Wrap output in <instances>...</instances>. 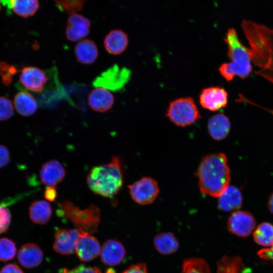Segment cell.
<instances>
[{"label":"cell","mask_w":273,"mask_h":273,"mask_svg":"<svg viewBox=\"0 0 273 273\" xmlns=\"http://www.w3.org/2000/svg\"><path fill=\"white\" fill-rule=\"evenodd\" d=\"M154 244L157 250L164 255L176 252L179 246L176 238L171 233H163L157 235L154 239Z\"/></svg>","instance_id":"27"},{"label":"cell","mask_w":273,"mask_h":273,"mask_svg":"<svg viewBox=\"0 0 273 273\" xmlns=\"http://www.w3.org/2000/svg\"><path fill=\"white\" fill-rule=\"evenodd\" d=\"M122 273H148L146 266L143 263L131 265Z\"/></svg>","instance_id":"37"},{"label":"cell","mask_w":273,"mask_h":273,"mask_svg":"<svg viewBox=\"0 0 273 273\" xmlns=\"http://www.w3.org/2000/svg\"><path fill=\"white\" fill-rule=\"evenodd\" d=\"M267 206L270 212L273 214V193L269 197Z\"/></svg>","instance_id":"41"},{"label":"cell","mask_w":273,"mask_h":273,"mask_svg":"<svg viewBox=\"0 0 273 273\" xmlns=\"http://www.w3.org/2000/svg\"><path fill=\"white\" fill-rule=\"evenodd\" d=\"M130 75V72L127 68L114 65L96 77L93 83L96 87H101L108 90L117 91L123 87Z\"/></svg>","instance_id":"7"},{"label":"cell","mask_w":273,"mask_h":273,"mask_svg":"<svg viewBox=\"0 0 273 273\" xmlns=\"http://www.w3.org/2000/svg\"><path fill=\"white\" fill-rule=\"evenodd\" d=\"M128 43L127 35L122 30L114 29L110 31L104 40V46L110 54L117 55L123 53Z\"/></svg>","instance_id":"19"},{"label":"cell","mask_w":273,"mask_h":273,"mask_svg":"<svg viewBox=\"0 0 273 273\" xmlns=\"http://www.w3.org/2000/svg\"><path fill=\"white\" fill-rule=\"evenodd\" d=\"M43 254L40 247L34 243L23 245L18 253V260L25 268H31L39 265L42 262Z\"/></svg>","instance_id":"17"},{"label":"cell","mask_w":273,"mask_h":273,"mask_svg":"<svg viewBox=\"0 0 273 273\" xmlns=\"http://www.w3.org/2000/svg\"><path fill=\"white\" fill-rule=\"evenodd\" d=\"M17 15L24 18L33 16L39 8L36 0H11L3 1Z\"/></svg>","instance_id":"26"},{"label":"cell","mask_w":273,"mask_h":273,"mask_svg":"<svg viewBox=\"0 0 273 273\" xmlns=\"http://www.w3.org/2000/svg\"><path fill=\"white\" fill-rule=\"evenodd\" d=\"M14 104L17 112L24 116L32 115L37 109L35 99L32 95L25 91L18 92L15 96Z\"/></svg>","instance_id":"23"},{"label":"cell","mask_w":273,"mask_h":273,"mask_svg":"<svg viewBox=\"0 0 273 273\" xmlns=\"http://www.w3.org/2000/svg\"><path fill=\"white\" fill-rule=\"evenodd\" d=\"M252 62L259 68L255 73L273 83V32L262 37L254 47Z\"/></svg>","instance_id":"5"},{"label":"cell","mask_w":273,"mask_h":273,"mask_svg":"<svg viewBox=\"0 0 273 273\" xmlns=\"http://www.w3.org/2000/svg\"><path fill=\"white\" fill-rule=\"evenodd\" d=\"M59 273H102V271L98 267L87 266L82 264L71 269L63 268L60 270Z\"/></svg>","instance_id":"35"},{"label":"cell","mask_w":273,"mask_h":273,"mask_svg":"<svg viewBox=\"0 0 273 273\" xmlns=\"http://www.w3.org/2000/svg\"><path fill=\"white\" fill-rule=\"evenodd\" d=\"M258 255L262 259L273 261V246L270 248H264L257 252Z\"/></svg>","instance_id":"38"},{"label":"cell","mask_w":273,"mask_h":273,"mask_svg":"<svg viewBox=\"0 0 273 273\" xmlns=\"http://www.w3.org/2000/svg\"><path fill=\"white\" fill-rule=\"evenodd\" d=\"M87 184L96 194L105 197L117 194L123 184L122 163L117 156L110 162L93 167L86 176Z\"/></svg>","instance_id":"2"},{"label":"cell","mask_w":273,"mask_h":273,"mask_svg":"<svg viewBox=\"0 0 273 273\" xmlns=\"http://www.w3.org/2000/svg\"><path fill=\"white\" fill-rule=\"evenodd\" d=\"M20 82L26 89L41 93L49 79L46 73L41 69L27 66L23 68L19 77Z\"/></svg>","instance_id":"11"},{"label":"cell","mask_w":273,"mask_h":273,"mask_svg":"<svg viewBox=\"0 0 273 273\" xmlns=\"http://www.w3.org/2000/svg\"><path fill=\"white\" fill-rule=\"evenodd\" d=\"M166 116L174 124L182 127L190 125L201 118L194 100L190 97L179 98L171 102Z\"/></svg>","instance_id":"6"},{"label":"cell","mask_w":273,"mask_h":273,"mask_svg":"<svg viewBox=\"0 0 273 273\" xmlns=\"http://www.w3.org/2000/svg\"><path fill=\"white\" fill-rule=\"evenodd\" d=\"M181 273H210V270L205 260L192 258L184 261Z\"/></svg>","instance_id":"29"},{"label":"cell","mask_w":273,"mask_h":273,"mask_svg":"<svg viewBox=\"0 0 273 273\" xmlns=\"http://www.w3.org/2000/svg\"><path fill=\"white\" fill-rule=\"evenodd\" d=\"M196 176L201 193L218 198L229 186L231 179L225 155L219 153L205 156L198 167Z\"/></svg>","instance_id":"1"},{"label":"cell","mask_w":273,"mask_h":273,"mask_svg":"<svg viewBox=\"0 0 273 273\" xmlns=\"http://www.w3.org/2000/svg\"><path fill=\"white\" fill-rule=\"evenodd\" d=\"M65 170L57 160H52L44 163L40 170L42 183L48 186L55 187L65 177Z\"/></svg>","instance_id":"16"},{"label":"cell","mask_w":273,"mask_h":273,"mask_svg":"<svg viewBox=\"0 0 273 273\" xmlns=\"http://www.w3.org/2000/svg\"><path fill=\"white\" fill-rule=\"evenodd\" d=\"M59 215L69 220L77 228L88 234L97 232L100 221V210L95 205L80 209L68 200L63 201L60 205Z\"/></svg>","instance_id":"4"},{"label":"cell","mask_w":273,"mask_h":273,"mask_svg":"<svg viewBox=\"0 0 273 273\" xmlns=\"http://www.w3.org/2000/svg\"><path fill=\"white\" fill-rule=\"evenodd\" d=\"M217 273H251V269L247 267L239 256H224L217 263Z\"/></svg>","instance_id":"25"},{"label":"cell","mask_w":273,"mask_h":273,"mask_svg":"<svg viewBox=\"0 0 273 273\" xmlns=\"http://www.w3.org/2000/svg\"><path fill=\"white\" fill-rule=\"evenodd\" d=\"M101 248L97 239L85 232L78 239L75 251L79 259L86 262L96 258L100 253Z\"/></svg>","instance_id":"14"},{"label":"cell","mask_w":273,"mask_h":273,"mask_svg":"<svg viewBox=\"0 0 273 273\" xmlns=\"http://www.w3.org/2000/svg\"><path fill=\"white\" fill-rule=\"evenodd\" d=\"M100 255L103 263L114 266L123 261L125 256V250L119 241L115 239H109L102 246Z\"/></svg>","instance_id":"15"},{"label":"cell","mask_w":273,"mask_h":273,"mask_svg":"<svg viewBox=\"0 0 273 273\" xmlns=\"http://www.w3.org/2000/svg\"><path fill=\"white\" fill-rule=\"evenodd\" d=\"M256 225L254 216L246 211H236L229 217L228 221L229 231L239 237L249 236Z\"/></svg>","instance_id":"10"},{"label":"cell","mask_w":273,"mask_h":273,"mask_svg":"<svg viewBox=\"0 0 273 273\" xmlns=\"http://www.w3.org/2000/svg\"><path fill=\"white\" fill-rule=\"evenodd\" d=\"M90 26V21L86 17L77 13L71 14L68 17L65 29L67 38L71 41H76L87 36Z\"/></svg>","instance_id":"13"},{"label":"cell","mask_w":273,"mask_h":273,"mask_svg":"<svg viewBox=\"0 0 273 273\" xmlns=\"http://www.w3.org/2000/svg\"><path fill=\"white\" fill-rule=\"evenodd\" d=\"M255 242L261 246H273V225L263 222L259 224L253 233Z\"/></svg>","instance_id":"28"},{"label":"cell","mask_w":273,"mask_h":273,"mask_svg":"<svg viewBox=\"0 0 273 273\" xmlns=\"http://www.w3.org/2000/svg\"><path fill=\"white\" fill-rule=\"evenodd\" d=\"M228 94L222 87L211 86L203 89L199 97L201 105L205 109L215 111L225 107Z\"/></svg>","instance_id":"12"},{"label":"cell","mask_w":273,"mask_h":273,"mask_svg":"<svg viewBox=\"0 0 273 273\" xmlns=\"http://www.w3.org/2000/svg\"><path fill=\"white\" fill-rule=\"evenodd\" d=\"M11 219L9 210L3 204H0V234L6 233L8 230Z\"/></svg>","instance_id":"34"},{"label":"cell","mask_w":273,"mask_h":273,"mask_svg":"<svg viewBox=\"0 0 273 273\" xmlns=\"http://www.w3.org/2000/svg\"><path fill=\"white\" fill-rule=\"evenodd\" d=\"M56 6L62 11L68 14H74L81 10L85 1H55Z\"/></svg>","instance_id":"31"},{"label":"cell","mask_w":273,"mask_h":273,"mask_svg":"<svg viewBox=\"0 0 273 273\" xmlns=\"http://www.w3.org/2000/svg\"><path fill=\"white\" fill-rule=\"evenodd\" d=\"M0 9H1V5H0Z\"/></svg>","instance_id":"42"},{"label":"cell","mask_w":273,"mask_h":273,"mask_svg":"<svg viewBox=\"0 0 273 273\" xmlns=\"http://www.w3.org/2000/svg\"><path fill=\"white\" fill-rule=\"evenodd\" d=\"M74 53L77 61L83 64L93 63L99 55L96 43L89 39L79 41L75 47Z\"/></svg>","instance_id":"22"},{"label":"cell","mask_w":273,"mask_h":273,"mask_svg":"<svg viewBox=\"0 0 273 273\" xmlns=\"http://www.w3.org/2000/svg\"><path fill=\"white\" fill-rule=\"evenodd\" d=\"M17 248L13 241L7 238L0 239V261H7L15 256Z\"/></svg>","instance_id":"30"},{"label":"cell","mask_w":273,"mask_h":273,"mask_svg":"<svg viewBox=\"0 0 273 273\" xmlns=\"http://www.w3.org/2000/svg\"><path fill=\"white\" fill-rule=\"evenodd\" d=\"M128 188L132 199L141 205L152 203L159 192L157 182L149 177H142L128 185Z\"/></svg>","instance_id":"8"},{"label":"cell","mask_w":273,"mask_h":273,"mask_svg":"<svg viewBox=\"0 0 273 273\" xmlns=\"http://www.w3.org/2000/svg\"><path fill=\"white\" fill-rule=\"evenodd\" d=\"M231 128V123L227 116L223 114H217L210 117L207 124L208 133L216 141L224 139L228 135Z\"/></svg>","instance_id":"20"},{"label":"cell","mask_w":273,"mask_h":273,"mask_svg":"<svg viewBox=\"0 0 273 273\" xmlns=\"http://www.w3.org/2000/svg\"><path fill=\"white\" fill-rule=\"evenodd\" d=\"M87 100L91 109L99 112H105L110 109L114 102V97L109 90L101 87L94 89Z\"/></svg>","instance_id":"18"},{"label":"cell","mask_w":273,"mask_h":273,"mask_svg":"<svg viewBox=\"0 0 273 273\" xmlns=\"http://www.w3.org/2000/svg\"><path fill=\"white\" fill-rule=\"evenodd\" d=\"M0 273H24L22 270L17 265L8 264L4 266L0 270Z\"/></svg>","instance_id":"40"},{"label":"cell","mask_w":273,"mask_h":273,"mask_svg":"<svg viewBox=\"0 0 273 273\" xmlns=\"http://www.w3.org/2000/svg\"><path fill=\"white\" fill-rule=\"evenodd\" d=\"M57 196V189L55 187L48 186L44 193V198L49 201H54Z\"/></svg>","instance_id":"39"},{"label":"cell","mask_w":273,"mask_h":273,"mask_svg":"<svg viewBox=\"0 0 273 273\" xmlns=\"http://www.w3.org/2000/svg\"><path fill=\"white\" fill-rule=\"evenodd\" d=\"M219 208L224 211H231L240 209L243 203V197L240 190L234 186H229L218 197Z\"/></svg>","instance_id":"21"},{"label":"cell","mask_w":273,"mask_h":273,"mask_svg":"<svg viewBox=\"0 0 273 273\" xmlns=\"http://www.w3.org/2000/svg\"><path fill=\"white\" fill-rule=\"evenodd\" d=\"M13 113L14 108L11 101L5 97H0V121L9 119Z\"/></svg>","instance_id":"33"},{"label":"cell","mask_w":273,"mask_h":273,"mask_svg":"<svg viewBox=\"0 0 273 273\" xmlns=\"http://www.w3.org/2000/svg\"><path fill=\"white\" fill-rule=\"evenodd\" d=\"M52 214L50 204L45 200L33 202L29 208L30 219L35 223L45 224L48 222Z\"/></svg>","instance_id":"24"},{"label":"cell","mask_w":273,"mask_h":273,"mask_svg":"<svg viewBox=\"0 0 273 273\" xmlns=\"http://www.w3.org/2000/svg\"><path fill=\"white\" fill-rule=\"evenodd\" d=\"M18 72L16 68L5 62L0 63V75L2 81L6 85H9L13 76Z\"/></svg>","instance_id":"32"},{"label":"cell","mask_w":273,"mask_h":273,"mask_svg":"<svg viewBox=\"0 0 273 273\" xmlns=\"http://www.w3.org/2000/svg\"><path fill=\"white\" fill-rule=\"evenodd\" d=\"M10 160V152L4 145H0V168L7 165Z\"/></svg>","instance_id":"36"},{"label":"cell","mask_w":273,"mask_h":273,"mask_svg":"<svg viewBox=\"0 0 273 273\" xmlns=\"http://www.w3.org/2000/svg\"><path fill=\"white\" fill-rule=\"evenodd\" d=\"M224 41L228 47V57L231 61L224 63L219 67V72L227 81H231L236 76L245 78L251 73V55L249 48L240 41L236 30L228 29Z\"/></svg>","instance_id":"3"},{"label":"cell","mask_w":273,"mask_h":273,"mask_svg":"<svg viewBox=\"0 0 273 273\" xmlns=\"http://www.w3.org/2000/svg\"><path fill=\"white\" fill-rule=\"evenodd\" d=\"M86 232L80 228L61 229L55 233L53 249L57 253L68 255L74 252L80 237Z\"/></svg>","instance_id":"9"}]
</instances>
